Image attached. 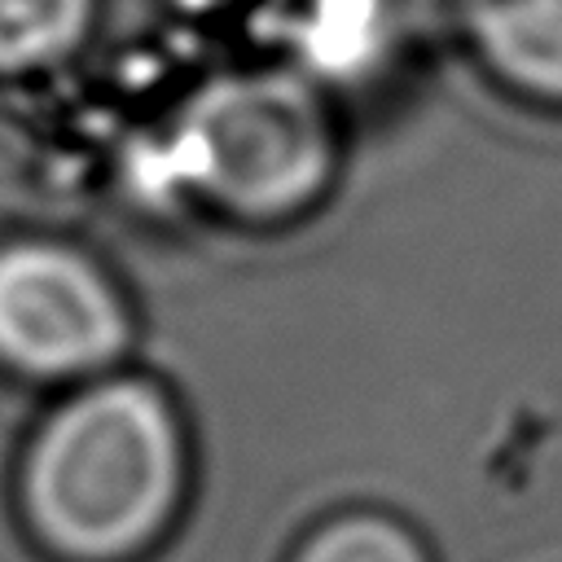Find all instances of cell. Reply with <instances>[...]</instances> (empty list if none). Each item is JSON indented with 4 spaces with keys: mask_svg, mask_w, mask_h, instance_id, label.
Masks as SVG:
<instances>
[{
    "mask_svg": "<svg viewBox=\"0 0 562 562\" xmlns=\"http://www.w3.org/2000/svg\"><path fill=\"white\" fill-rule=\"evenodd\" d=\"M180 176L241 211H277L325 171V132L312 97L281 75L215 83L184 119Z\"/></svg>",
    "mask_w": 562,
    "mask_h": 562,
    "instance_id": "2",
    "label": "cell"
},
{
    "mask_svg": "<svg viewBox=\"0 0 562 562\" xmlns=\"http://www.w3.org/2000/svg\"><path fill=\"white\" fill-rule=\"evenodd\" d=\"M303 562H422V553L395 527L378 518H356V522H338L334 531H325L307 549Z\"/></svg>",
    "mask_w": 562,
    "mask_h": 562,
    "instance_id": "7",
    "label": "cell"
},
{
    "mask_svg": "<svg viewBox=\"0 0 562 562\" xmlns=\"http://www.w3.org/2000/svg\"><path fill=\"white\" fill-rule=\"evenodd\" d=\"M88 0H0V66H35L75 44Z\"/></svg>",
    "mask_w": 562,
    "mask_h": 562,
    "instance_id": "5",
    "label": "cell"
},
{
    "mask_svg": "<svg viewBox=\"0 0 562 562\" xmlns=\"http://www.w3.org/2000/svg\"><path fill=\"white\" fill-rule=\"evenodd\" d=\"M176 430L154 391L114 382L75 400L40 439V522L79 553L136 544L176 492Z\"/></svg>",
    "mask_w": 562,
    "mask_h": 562,
    "instance_id": "1",
    "label": "cell"
},
{
    "mask_svg": "<svg viewBox=\"0 0 562 562\" xmlns=\"http://www.w3.org/2000/svg\"><path fill=\"white\" fill-rule=\"evenodd\" d=\"M119 342L110 290L66 250L18 246L0 255V351L35 373H70Z\"/></svg>",
    "mask_w": 562,
    "mask_h": 562,
    "instance_id": "3",
    "label": "cell"
},
{
    "mask_svg": "<svg viewBox=\"0 0 562 562\" xmlns=\"http://www.w3.org/2000/svg\"><path fill=\"white\" fill-rule=\"evenodd\" d=\"M487 61L540 97H562V0H465Z\"/></svg>",
    "mask_w": 562,
    "mask_h": 562,
    "instance_id": "4",
    "label": "cell"
},
{
    "mask_svg": "<svg viewBox=\"0 0 562 562\" xmlns=\"http://www.w3.org/2000/svg\"><path fill=\"white\" fill-rule=\"evenodd\" d=\"M307 57L329 70H356L378 53L382 4L378 0H316L303 26Z\"/></svg>",
    "mask_w": 562,
    "mask_h": 562,
    "instance_id": "6",
    "label": "cell"
}]
</instances>
